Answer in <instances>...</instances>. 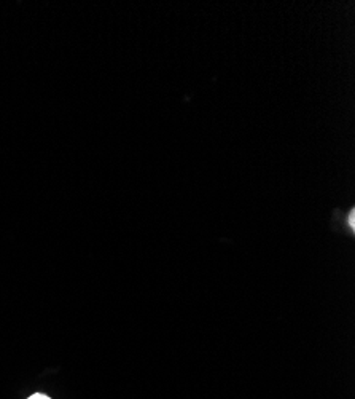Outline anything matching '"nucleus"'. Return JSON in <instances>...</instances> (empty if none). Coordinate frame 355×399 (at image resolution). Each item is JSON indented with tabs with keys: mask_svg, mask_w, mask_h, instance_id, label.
Here are the masks:
<instances>
[{
	"mask_svg": "<svg viewBox=\"0 0 355 399\" xmlns=\"http://www.w3.org/2000/svg\"><path fill=\"white\" fill-rule=\"evenodd\" d=\"M28 399H51L50 396H46V395H42V393H35V395H33L30 398Z\"/></svg>",
	"mask_w": 355,
	"mask_h": 399,
	"instance_id": "obj_1",
	"label": "nucleus"
}]
</instances>
